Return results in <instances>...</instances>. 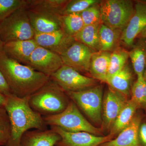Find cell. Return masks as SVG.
Wrapping results in <instances>:
<instances>
[{
  "mask_svg": "<svg viewBox=\"0 0 146 146\" xmlns=\"http://www.w3.org/2000/svg\"><path fill=\"white\" fill-rule=\"evenodd\" d=\"M102 24L114 29L123 31L134 11L132 1L105 0L100 3Z\"/></svg>",
  "mask_w": 146,
  "mask_h": 146,
  "instance_id": "8992f818",
  "label": "cell"
},
{
  "mask_svg": "<svg viewBox=\"0 0 146 146\" xmlns=\"http://www.w3.org/2000/svg\"><path fill=\"white\" fill-rule=\"evenodd\" d=\"M111 52L98 51L93 53L89 72L92 78L105 82L109 68Z\"/></svg>",
  "mask_w": 146,
  "mask_h": 146,
  "instance_id": "d6986e66",
  "label": "cell"
},
{
  "mask_svg": "<svg viewBox=\"0 0 146 146\" xmlns=\"http://www.w3.org/2000/svg\"><path fill=\"white\" fill-rule=\"evenodd\" d=\"M122 31L101 24L99 31L100 50L112 52L119 46Z\"/></svg>",
  "mask_w": 146,
  "mask_h": 146,
  "instance_id": "ffe728a7",
  "label": "cell"
},
{
  "mask_svg": "<svg viewBox=\"0 0 146 146\" xmlns=\"http://www.w3.org/2000/svg\"><path fill=\"white\" fill-rule=\"evenodd\" d=\"M0 71L12 94L19 98L29 97L50 80L49 76L8 57L0 51Z\"/></svg>",
  "mask_w": 146,
  "mask_h": 146,
  "instance_id": "6da1fadb",
  "label": "cell"
},
{
  "mask_svg": "<svg viewBox=\"0 0 146 146\" xmlns=\"http://www.w3.org/2000/svg\"><path fill=\"white\" fill-rule=\"evenodd\" d=\"M50 129L58 133L61 138L55 146H100L112 140L114 136L112 133L100 136L84 131L70 132L55 126L50 127Z\"/></svg>",
  "mask_w": 146,
  "mask_h": 146,
  "instance_id": "30bf717a",
  "label": "cell"
},
{
  "mask_svg": "<svg viewBox=\"0 0 146 146\" xmlns=\"http://www.w3.org/2000/svg\"><path fill=\"white\" fill-rule=\"evenodd\" d=\"M27 5V0H0V24L14 11Z\"/></svg>",
  "mask_w": 146,
  "mask_h": 146,
  "instance_id": "83f0119b",
  "label": "cell"
},
{
  "mask_svg": "<svg viewBox=\"0 0 146 146\" xmlns=\"http://www.w3.org/2000/svg\"><path fill=\"white\" fill-rule=\"evenodd\" d=\"M131 78V71L126 64L119 72L111 76L107 77L105 82L112 89L127 96L129 94Z\"/></svg>",
  "mask_w": 146,
  "mask_h": 146,
  "instance_id": "7402d4cb",
  "label": "cell"
},
{
  "mask_svg": "<svg viewBox=\"0 0 146 146\" xmlns=\"http://www.w3.org/2000/svg\"><path fill=\"white\" fill-rule=\"evenodd\" d=\"M66 93L94 122L97 124L102 122L103 89L101 86H95L78 92Z\"/></svg>",
  "mask_w": 146,
  "mask_h": 146,
  "instance_id": "52a82bcc",
  "label": "cell"
},
{
  "mask_svg": "<svg viewBox=\"0 0 146 146\" xmlns=\"http://www.w3.org/2000/svg\"><path fill=\"white\" fill-rule=\"evenodd\" d=\"M129 57V52L122 47L119 46L111 52L107 77L121 70L126 65Z\"/></svg>",
  "mask_w": 146,
  "mask_h": 146,
  "instance_id": "4316f807",
  "label": "cell"
},
{
  "mask_svg": "<svg viewBox=\"0 0 146 146\" xmlns=\"http://www.w3.org/2000/svg\"><path fill=\"white\" fill-rule=\"evenodd\" d=\"M63 65L60 55L38 46L32 53L26 65L50 76Z\"/></svg>",
  "mask_w": 146,
  "mask_h": 146,
  "instance_id": "9c48e42d",
  "label": "cell"
},
{
  "mask_svg": "<svg viewBox=\"0 0 146 146\" xmlns=\"http://www.w3.org/2000/svg\"><path fill=\"white\" fill-rule=\"evenodd\" d=\"M140 122L139 118H133L130 124L119 133L117 138L100 146H143L138 136Z\"/></svg>",
  "mask_w": 146,
  "mask_h": 146,
  "instance_id": "ac0fdd59",
  "label": "cell"
},
{
  "mask_svg": "<svg viewBox=\"0 0 146 146\" xmlns=\"http://www.w3.org/2000/svg\"><path fill=\"white\" fill-rule=\"evenodd\" d=\"M143 76L144 78H145V80L146 81V64L145 66V72H144Z\"/></svg>",
  "mask_w": 146,
  "mask_h": 146,
  "instance_id": "f35d334b",
  "label": "cell"
},
{
  "mask_svg": "<svg viewBox=\"0 0 146 146\" xmlns=\"http://www.w3.org/2000/svg\"><path fill=\"white\" fill-rule=\"evenodd\" d=\"M26 8L36 12H46L61 15L68 0H27Z\"/></svg>",
  "mask_w": 146,
  "mask_h": 146,
  "instance_id": "603a6c76",
  "label": "cell"
},
{
  "mask_svg": "<svg viewBox=\"0 0 146 146\" xmlns=\"http://www.w3.org/2000/svg\"><path fill=\"white\" fill-rule=\"evenodd\" d=\"M101 24L85 26L74 36L75 40L85 45L94 52L100 51L99 31Z\"/></svg>",
  "mask_w": 146,
  "mask_h": 146,
  "instance_id": "44dd1931",
  "label": "cell"
},
{
  "mask_svg": "<svg viewBox=\"0 0 146 146\" xmlns=\"http://www.w3.org/2000/svg\"><path fill=\"white\" fill-rule=\"evenodd\" d=\"M93 52L85 45L75 41L60 56L64 65L80 72H89Z\"/></svg>",
  "mask_w": 146,
  "mask_h": 146,
  "instance_id": "8fae6325",
  "label": "cell"
},
{
  "mask_svg": "<svg viewBox=\"0 0 146 146\" xmlns=\"http://www.w3.org/2000/svg\"><path fill=\"white\" fill-rule=\"evenodd\" d=\"M11 135L10 120L4 106H0V146L7 145Z\"/></svg>",
  "mask_w": 146,
  "mask_h": 146,
  "instance_id": "f546056e",
  "label": "cell"
},
{
  "mask_svg": "<svg viewBox=\"0 0 146 146\" xmlns=\"http://www.w3.org/2000/svg\"><path fill=\"white\" fill-rule=\"evenodd\" d=\"M0 93L7 96L13 94L2 73L0 71Z\"/></svg>",
  "mask_w": 146,
  "mask_h": 146,
  "instance_id": "d6a6232c",
  "label": "cell"
},
{
  "mask_svg": "<svg viewBox=\"0 0 146 146\" xmlns=\"http://www.w3.org/2000/svg\"><path fill=\"white\" fill-rule=\"evenodd\" d=\"M97 0H70L69 1L61 12V15L80 13L91 5L99 3Z\"/></svg>",
  "mask_w": 146,
  "mask_h": 146,
  "instance_id": "f1b7e54d",
  "label": "cell"
},
{
  "mask_svg": "<svg viewBox=\"0 0 146 146\" xmlns=\"http://www.w3.org/2000/svg\"><path fill=\"white\" fill-rule=\"evenodd\" d=\"M33 39L38 46L60 55L75 41L62 29L50 33H35Z\"/></svg>",
  "mask_w": 146,
  "mask_h": 146,
  "instance_id": "4fadbf2b",
  "label": "cell"
},
{
  "mask_svg": "<svg viewBox=\"0 0 146 146\" xmlns=\"http://www.w3.org/2000/svg\"><path fill=\"white\" fill-rule=\"evenodd\" d=\"M60 138L59 134L51 129L29 130L22 136L20 146H55Z\"/></svg>",
  "mask_w": 146,
  "mask_h": 146,
  "instance_id": "e0dca14e",
  "label": "cell"
},
{
  "mask_svg": "<svg viewBox=\"0 0 146 146\" xmlns=\"http://www.w3.org/2000/svg\"><path fill=\"white\" fill-rule=\"evenodd\" d=\"M6 96L0 93V106H5L6 100Z\"/></svg>",
  "mask_w": 146,
  "mask_h": 146,
  "instance_id": "e575fe53",
  "label": "cell"
},
{
  "mask_svg": "<svg viewBox=\"0 0 146 146\" xmlns=\"http://www.w3.org/2000/svg\"><path fill=\"white\" fill-rule=\"evenodd\" d=\"M138 106L131 100L127 101L113 123L110 133L115 135L120 133L129 125L133 120V115Z\"/></svg>",
  "mask_w": 146,
  "mask_h": 146,
  "instance_id": "cb8c5ba5",
  "label": "cell"
},
{
  "mask_svg": "<svg viewBox=\"0 0 146 146\" xmlns=\"http://www.w3.org/2000/svg\"><path fill=\"white\" fill-rule=\"evenodd\" d=\"M4 43L2 42L1 38H0V51L2 50L3 46Z\"/></svg>",
  "mask_w": 146,
  "mask_h": 146,
  "instance_id": "74e56055",
  "label": "cell"
},
{
  "mask_svg": "<svg viewBox=\"0 0 146 146\" xmlns=\"http://www.w3.org/2000/svg\"><path fill=\"white\" fill-rule=\"evenodd\" d=\"M129 56L137 76H143L146 64V45L140 43L129 52Z\"/></svg>",
  "mask_w": 146,
  "mask_h": 146,
  "instance_id": "d4e9b609",
  "label": "cell"
},
{
  "mask_svg": "<svg viewBox=\"0 0 146 146\" xmlns=\"http://www.w3.org/2000/svg\"><path fill=\"white\" fill-rule=\"evenodd\" d=\"M143 76H137L136 81L132 86V99L134 103L138 106H143L144 93L143 82L144 80Z\"/></svg>",
  "mask_w": 146,
  "mask_h": 146,
  "instance_id": "1f68e13d",
  "label": "cell"
},
{
  "mask_svg": "<svg viewBox=\"0 0 146 146\" xmlns=\"http://www.w3.org/2000/svg\"><path fill=\"white\" fill-rule=\"evenodd\" d=\"M138 136L142 145L146 146V123L142 124L140 126Z\"/></svg>",
  "mask_w": 146,
  "mask_h": 146,
  "instance_id": "836d02e7",
  "label": "cell"
},
{
  "mask_svg": "<svg viewBox=\"0 0 146 146\" xmlns=\"http://www.w3.org/2000/svg\"><path fill=\"white\" fill-rule=\"evenodd\" d=\"M27 10L35 33H50L61 29L60 21L61 15Z\"/></svg>",
  "mask_w": 146,
  "mask_h": 146,
  "instance_id": "2e32d148",
  "label": "cell"
},
{
  "mask_svg": "<svg viewBox=\"0 0 146 146\" xmlns=\"http://www.w3.org/2000/svg\"><path fill=\"white\" fill-rule=\"evenodd\" d=\"M140 35L141 37L144 39H146V27Z\"/></svg>",
  "mask_w": 146,
  "mask_h": 146,
  "instance_id": "8d00e7d4",
  "label": "cell"
},
{
  "mask_svg": "<svg viewBox=\"0 0 146 146\" xmlns=\"http://www.w3.org/2000/svg\"><path fill=\"white\" fill-rule=\"evenodd\" d=\"M67 96L66 92L50 79L29 97V103L33 110L43 117L56 115L63 112L70 103Z\"/></svg>",
  "mask_w": 146,
  "mask_h": 146,
  "instance_id": "3957f363",
  "label": "cell"
},
{
  "mask_svg": "<svg viewBox=\"0 0 146 146\" xmlns=\"http://www.w3.org/2000/svg\"><path fill=\"white\" fill-rule=\"evenodd\" d=\"M125 96L110 87L106 91L103 102V115L107 127L112 126L127 101Z\"/></svg>",
  "mask_w": 146,
  "mask_h": 146,
  "instance_id": "5bb4252c",
  "label": "cell"
},
{
  "mask_svg": "<svg viewBox=\"0 0 146 146\" xmlns=\"http://www.w3.org/2000/svg\"><path fill=\"white\" fill-rule=\"evenodd\" d=\"M26 6L18 9L0 24V38L4 44L34 39L35 32L31 23Z\"/></svg>",
  "mask_w": 146,
  "mask_h": 146,
  "instance_id": "5b68a950",
  "label": "cell"
},
{
  "mask_svg": "<svg viewBox=\"0 0 146 146\" xmlns=\"http://www.w3.org/2000/svg\"><path fill=\"white\" fill-rule=\"evenodd\" d=\"M143 86L144 93L143 106H146V81L145 78L144 79L143 82Z\"/></svg>",
  "mask_w": 146,
  "mask_h": 146,
  "instance_id": "d590c367",
  "label": "cell"
},
{
  "mask_svg": "<svg viewBox=\"0 0 146 146\" xmlns=\"http://www.w3.org/2000/svg\"><path fill=\"white\" fill-rule=\"evenodd\" d=\"M60 21L61 29L68 35L74 37L84 26L79 13L61 15Z\"/></svg>",
  "mask_w": 146,
  "mask_h": 146,
  "instance_id": "484cf974",
  "label": "cell"
},
{
  "mask_svg": "<svg viewBox=\"0 0 146 146\" xmlns=\"http://www.w3.org/2000/svg\"><path fill=\"white\" fill-rule=\"evenodd\" d=\"M146 27V2L137 1L134 7L133 15L122 32L121 42L126 46H131L135 38Z\"/></svg>",
  "mask_w": 146,
  "mask_h": 146,
  "instance_id": "7c38bea8",
  "label": "cell"
},
{
  "mask_svg": "<svg viewBox=\"0 0 146 146\" xmlns=\"http://www.w3.org/2000/svg\"><path fill=\"white\" fill-rule=\"evenodd\" d=\"M50 78L66 92L83 91L96 85V80L83 75L75 69L64 65Z\"/></svg>",
  "mask_w": 146,
  "mask_h": 146,
  "instance_id": "ba28073f",
  "label": "cell"
},
{
  "mask_svg": "<svg viewBox=\"0 0 146 146\" xmlns=\"http://www.w3.org/2000/svg\"><path fill=\"white\" fill-rule=\"evenodd\" d=\"M100 2L89 7L80 13L84 26L102 23Z\"/></svg>",
  "mask_w": 146,
  "mask_h": 146,
  "instance_id": "4dcf8cb0",
  "label": "cell"
},
{
  "mask_svg": "<svg viewBox=\"0 0 146 146\" xmlns=\"http://www.w3.org/2000/svg\"><path fill=\"white\" fill-rule=\"evenodd\" d=\"M29 98H19L13 94L6 97L4 107L10 120L11 135L6 146H20L22 136L30 129H48L43 116L31 107Z\"/></svg>",
  "mask_w": 146,
  "mask_h": 146,
  "instance_id": "7a4b0ae2",
  "label": "cell"
},
{
  "mask_svg": "<svg viewBox=\"0 0 146 146\" xmlns=\"http://www.w3.org/2000/svg\"><path fill=\"white\" fill-rule=\"evenodd\" d=\"M38 45L34 39L17 40L4 43L2 50L8 57L26 65Z\"/></svg>",
  "mask_w": 146,
  "mask_h": 146,
  "instance_id": "9a60e30c",
  "label": "cell"
},
{
  "mask_svg": "<svg viewBox=\"0 0 146 146\" xmlns=\"http://www.w3.org/2000/svg\"><path fill=\"white\" fill-rule=\"evenodd\" d=\"M43 117L47 125L57 127L68 132L84 131L97 136L101 134L100 129L88 121L72 101L63 112Z\"/></svg>",
  "mask_w": 146,
  "mask_h": 146,
  "instance_id": "277c9868",
  "label": "cell"
}]
</instances>
